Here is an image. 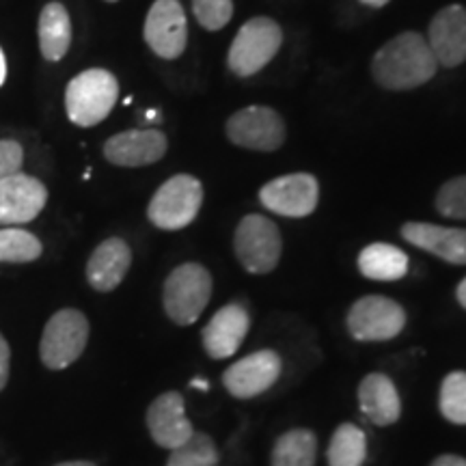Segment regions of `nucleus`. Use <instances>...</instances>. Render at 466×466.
Masks as SVG:
<instances>
[{
  "label": "nucleus",
  "mask_w": 466,
  "mask_h": 466,
  "mask_svg": "<svg viewBox=\"0 0 466 466\" xmlns=\"http://www.w3.org/2000/svg\"><path fill=\"white\" fill-rule=\"evenodd\" d=\"M367 458V436L359 425L341 423L329 445V466H363Z\"/></svg>",
  "instance_id": "obj_24"
},
{
  "label": "nucleus",
  "mask_w": 466,
  "mask_h": 466,
  "mask_svg": "<svg viewBox=\"0 0 466 466\" xmlns=\"http://www.w3.org/2000/svg\"><path fill=\"white\" fill-rule=\"evenodd\" d=\"M233 248L244 270L250 275H268L281 259V233L270 218L261 214H248L238 225Z\"/></svg>",
  "instance_id": "obj_7"
},
{
  "label": "nucleus",
  "mask_w": 466,
  "mask_h": 466,
  "mask_svg": "<svg viewBox=\"0 0 466 466\" xmlns=\"http://www.w3.org/2000/svg\"><path fill=\"white\" fill-rule=\"evenodd\" d=\"M432 466H466V460L460 456H441L434 460Z\"/></svg>",
  "instance_id": "obj_32"
},
{
  "label": "nucleus",
  "mask_w": 466,
  "mask_h": 466,
  "mask_svg": "<svg viewBox=\"0 0 466 466\" xmlns=\"http://www.w3.org/2000/svg\"><path fill=\"white\" fill-rule=\"evenodd\" d=\"M360 3L367 5V7H374V9H380L384 5H389L391 0H360Z\"/></svg>",
  "instance_id": "obj_35"
},
{
  "label": "nucleus",
  "mask_w": 466,
  "mask_h": 466,
  "mask_svg": "<svg viewBox=\"0 0 466 466\" xmlns=\"http://www.w3.org/2000/svg\"><path fill=\"white\" fill-rule=\"evenodd\" d=\"M72 44V20L61 3H48L39 15V48L46 61H61Z\"/></svg>",
  "instance_id": "obj_21"
},
{
  "label": "nucleus",
  "mask_w": 466,
  "mask_h": 466,
  "mask_svg": "<svg viewBox=\"0 0 466 466\" xmlns=\"http://www.w3.org/2000/svg\"><path fill=\"white\" fill-rule=\"evenodd\" d=\"M167 466H218V450L208 434L195 432L171 451Z\"/></svg>",
  "instance_id": "obj_26"
},
{
  "label": "nucleus",
  "mask_w": 466,
  "mask_h": 466,
  "mask_svg": "<svg viewBox=\"0 0 466 466\" xmlns=\"http://www.w3.org/2000/svg\"><path fill=\"white\" fill-rule=\"evenodd\" d=\"M119 100V83L106 69H86L69 80L66 110L69 121L80 127L102 124Z\"/></svg>",
  "instance_id": "obj_2"
},
{
  "label": "nucleus",
  "mask_w": 466,
  "mask_h": 466,
  "mask_svg": "<svg viewBox=\"0 0 466 466\" xmlns=\"http://www.w3.org/2000/svg\"><path fill=\"white\" fill-rule=\"evenodd\" d=\"M319 199L318 179L309 173H291L261 186L259 201L270 212L288 218H305L316 212Z\"/></svg>",
  "instance_id": "obj_10"
},
{
  "label": "nucleus",
  "mask_w": 466,
  "mask_h": 466,
  "mask_svg": "<svg viewBox=\"0 0 466 466\" xmlns=\"http://www.w3.org/2000/svg\"><path fill=\"white\" fill-rule=\"evenodd\" d=\"M359 404L374 425H393L401 415L400 393L393 380L384 374H370L360 380Z\"/></svg>",
  "instance_id": "obj_20"
},
{
  "label": "nucleus",
  "mask_w": 466,
  "mask_h": 466,
  "mask_svg": "<svg viewBox=\"0 0 466 466\" xmlns=\"http://www.w3.org/2000/svg\"><path fill=\"white\" fill-rule=\"evenodd\" d=\"M436 209L447 218L466 220V175L453 177L436 195Z\"/></svg>",
  "instance_id": "obj_28"
},
{
  "label": "nucleus",
  "mask_w": 466,
  "mask_h": 466,
  "mask_svg": "<svg viewBox=\"0 0 466 466\" xmlns=\"http://www.w3.org/2000/svg\"><path fill=\"white\" fill-rule=\"evenodd\" d=\"M401 238L447 264H466V229L432 223H406L401 227Z\"/></svg>",
  "instance_id": "obj_18"
},
{
  "label": "nucleus",
  "mask_w": 466,
  "mask_h": 466,
  "mask_svg": "<svg viewBox=\"0 0 466 466\" xmlns=\"http://www.w3.org/2000/svg\"><path fill=\"white\" fill-rule=\"evenodd\" d=\"M212 299V275L201 264L177 266L165 281L162 302L167 316L179 326H190L201 318Z\"/></svg>",
  "instance_id": "obj_3"
},
{
  "label": "nucleus",
  "mask_w": 466,
  "mask_h": 466,
  "mask_svg": "<svg viewBox=\"0 0 466 466\" xmlns=\"http://www.w3.org/2000/svg\"><path fill=\"white\" fill-rule=\"evenodd\" d=\"M55 466H96V464L86 462V460H72V462H58Z\"/></svg>",
  "instance_id": "obj_37"
},
{
  "label": "nucleus",
  "mask_w": 466,
  "mask_h": 466,
  "mask_svg": "<svg viewBox=\"0 0 466 466\" xmlns=\"http://www.w3.org/2000/svg\"><path fill=\"white\" fill-rule=\"evenodd\" d=\"M48 188L31 175L15 173L0 179V225H25L39 217Z\"/></svg>",
  "instance_id": "obj_13"
},
{
  "label": "nucleus",
  "mask_w": 466,
  "mask_h": 466,
  "mask_svg": "<svg viewBox=\"0 0 466 466\" xmlns=\"http://www.w3.org/2000/svg\"><path fill=\"white\" fill-rule=\"evenodd\" d=\"M359 270L371 281H398L408 272V255L393 244H370L360 250Z\"/></svg>",
  "instance_id": "obj_22"
},
{
  "label": "nucleus",
  "mask_w": 466,
  "mask_h": 466,
  "mask_svg": "<svg viewBox=\"0 0 466 466\" xmlns=\"http://www.w3.org/2000/svg\"><path fill=\"white\" fill-rule=\"evenodd\" d=\"M147 121H156V116H158V110H147Z\"/></svg>",
  "instance_id": "obj_38"
},
{
  "label": "nucleus",
  "mask_w": 466,
  "mask_h": 466,
  "mask_svg": "<svg viewBox=\"0 0 466 466\" xmlns=\"http://www.w3.org/2000/svg\"><path fill=\"white\" fill-rule=\"evenodd\" d=\"M145 42L160 58L182 56L188 44V22L179 0H156L145 20Z\"/></svg>",
  "instance_id": "obj_11"
},
{
  "label": "nucleus",
  "mask_w": 466,
  "mask_h": 466,
  "mask_svg": "<svg viewBox=\"0 0 466 466\" xmlns=\"http://www.w3.org/2000/svg\"><path fill=\"white\" fill-rule=\"evenodd\" d=\"M197 22L206 31H220L229 25L233 15V0H192Z\"/></svg>",
  "instance_id": "obj_29"
},
{
  "label": "nucleus",
  "mask_w": 466,
  "mask_h": 466,
  "mask_svg": "<svg viewBox=\"0 0 466 466\" xmlns=\"http://www.w3.org/2000/svg\"><path fill=\"white\" fill-rule=\"evenodd\" d=\"M456 296H458L460 305H462V307L466 309V279H462V281H460L458 289H456Z\"/></svg>",
  "instance_id": "obj_33"
},
{
  "label": "nucleus",
  "mask_w": 466,
  "mask_h": 466,
  "mask_svg": "<svg viewBox=\"0 0 466 466\" xmlns=\"http://www.w3.org/2000/svg\"><path fill=\"white\" fill-rule=\"evenodd\" d=\"M281 370V357L275 350H259L225 370L223 384L233 398L250 400L268 391L279 380Z\"/></svg>",
  "instance_id": "obj_12"
},
{
  "label": "nucleus",
  "mask_w": 466,
  "mask_h": 466,
  "mask_svg": "<svg viewBox=\"0 0 466 466\" xmlns=\"http://www.w3.org/2000/svg\"><path fill=\"white\" fill-rule=\"evenodd\" d=\"M439 69L428 39L421 33L406 31L376 52L371 61L374 80L389 91L417 89Z\"/></svg>",
  "instance_id": "obj_1"
},
{
  "label": "nucleus",
  "mask_w": 466,
  "mask_h": 466,
  "mask_svg": "<svg viewBox=\"0 0 466 466\" xmlns=\"http://www.w3.org/2000/svg\"><path fill=\"white\" fill-rule=\"evenodd\" d=\"M9 370H11V348H9L7 339L0 335V391L7 387Z\"/></svg>",
  "instance_id": "obj_31"
},
{
  "label": "nucleus",
  "mask_w": 466,
  "mask_h": 466,
  "mask_svg": "<svg viewBox=\"0 0 466 466\" xmlns=\"http://www.w3.org/2000/svg\"><path fill=\"white\" fill-rule=\"evenodd\" d=\"M428 44L436 63L442 67H458L466 61V9L462 5H450L441 9L430 22Z\"/></svg>",
  "instance_id": "obj_15"
},
{
  "label": "nucleus",
  "mask_w": 466,
  "mask_h": 466,
  "mask_svg": "<svg viewBox=\"0 0 466 466\" xmlns=\"http://www.w3.org/2000/svg\"><path fill=\"white\" fill-rule=\"evenodd\" d=\"M203 203V186L192 175H175L151 197L147 217L151 225L165 231H177L197 218Z\"/></svg>",
  "instance_id": "obj_5"
},
{
  "label": "nucleus",
  "mask_w": 466,
  "mask_h": 466,
  "mask_svg": "<svg viewBox=\"0 0 466 466\" xmlns=\"http://www.w3.org/2000/svg\"><path fill=\"white\" fill-rule=\"evenodd\" d=\"M250 318L240 302L220 307L203 329V348L212 359L223 360L238 352L248 335Z\"/></svg>",
  "instance_id": "obj_16"
},
{
  "label": "nucleus",
  "mask_w": 466,
  "mask_h": 466,
  "mask_svg": "<svg viewBox=\"0 0 466 466\" xmlns=\"http://www.w3.org/2000/svg\"><path fill=\"white\" fill-rule=\"evenodd\" d=\"M106 3H116V0H106Z\"/></svg>",
  "instance_id": "obj_39"
},
{
  "label": "nucleus",
  "mask_w": 466,
  "mask_h": 466,
  "mask_svg": "<svg viewBox=\"0 0 466 466\" xmlns=\"http://www.w3.org/2000/svg\"><path fill=\"white\" fill-rule=\"evenodd\" d=\"M227 137L238 147L277 151L285 143V121L268 106H247L229 116Z\"/></svg>",
  "instance_id": "obj_9"
},
{
  "label": "nucleus",
  "mask_w": 466,
  "mask_h": 466,
  "mask_svg": "<svg viewBox=\"0 0 466 466\" xmlns=\"http://www.w3.org/2000/svg\"><path fill=\"white\" fill-rule=\"evenodd\" d=\"M190 387H192V389H201V391H208L209 384H208L206 380H203V378H195V380L190 382Z\"/></svg>",
  "instance_id": "obj_36"
},
{
  "label": "nucleus",
  "mask_w": 466,
  "mask_h": 466,
  "mask_svg": "<svg viewBox=\"0 0 466 466\" xmlns=\"http://www.w3.org/2000/svg\"><path fill=\"white\" fill-rule=\"evenodd\" d=\"M42 242L31 231L20 227L0 229V261L3 264H31L42 258Z\"/></svg>",
  "instance_id": "obj_25"
},
{
  "label": "nucleus",
  "mask_w": 466,
  "mask_h": 466,
  "mask_svg": "<svg viewBox=\"0 0 466 466\" xmlns=\"http://www.w3.org/2000/svg\"><path fill=\"white\" fill-rule=\"evenodd\" d=\"M147 428L156 445L177 450L195 434L190 419L186 417V401L177 391H167L151 401L147 408Z\"/></svg>",
  "instance_id": "obj_14"
},
{
  "label": "nucleus",
  "mask_w": 466,
  "mask_h": 466,
  "mask_svg": "<svg viewBox=\"0 0 466 466\" xmlns=\"http://www.w3.org/2000/svg\"><path fill=\"white\" fill-rule=\"evenodd\" d=\"M348 330L359 341H389L406 326V311L387 296H365L348 311Z\"/></svg>",
  "instance_id": "obj_8"
},
{
  "label": "nucleus",
  "mask_w": 466,
  "mask_h": 466,
  "mask_svg": "<svg viewBox=\"0 0 466 466\" xmlns=\"http://www.w3.org/2000/svg\"><path fill=\"white\" fill-rule=\"evenodd\" d=\"M89 341V319L78 309H61L46 324L39 357L48 370H66L85 352Z\"/></svg>",
  "instance_id": "obj_6"
},
{
  "label": "nucleus",
  "mask_w": 466,
  "mask_h": 466,
  "mask_svg": "<svg viewBox=\"0 0 466 466\" xmlns=\"http://www.w3.org/2000/svg\"><path fill=\"white\" fill-rule=\"evenodd\" d=\"M441 412L447 421L466 425V374L453 371L442 380Z\"/></svg>",
  "instance_id": "obj_27"
},
{
  "label": "nucleus",
  "mask_w": 466,
  "mask_h": 466,
  "mask_svg": "<svg viewBox=\"0 0 466 466\" xmlns=\"http://www.w3.org/2000/svg\"><path fill=\"white\" fill-rule=\"evenodd\" d=\"M316 453L318 441L311 430H289L275 442L272 466H316Z\"/></svg>",
  "instance_id": "obj_23"
},
{
  "label": "nucleus",
  "mask_w": 466,
  "mask_h": 466,
  "mask_svg": "<svg viewBox=\"0 0 466 466\" xmlns=\"http://www.w3.org/2000/svg\"><path fill=\"white\" fill-rule=\"evenodd\" d=\"M132 266V250L121 238H108L86 261V281L96 291H113L124 281Z\"/></svg>",
  "instance_id": "obj_19"
},
{
  "label": "nucleus",
  "mask_w": 466,
  "mask_h": 466,
  "mask_svg": "<svg viewBox=\"0 0 466 466\" xmlns=\"http://www.w3.org/2000/svg\"><path fill=\"white\" fill-rule=\"evenodd\" d=\"M167 137L160 130H127L104 143V158L116 167H147L167 154Z\"/></svg>",
  "instance_id": "obj_17"
},
{
  "label": "nucleus",
  "mask_w": 466,
  "mask_h": 466,
  "mask_svg": "<svg viewBox=\"0 0 466 466\" xmlns=\"http://www.w3.org/2000/svg\"><path fill=\"white\" fill-rule=\"evenodd\" d=\"M5 78H7V61H5L3 48H0V86L5 85Z\"/></svg>",
  "instance_id": "obj_34"
},
{
  "label": "nucleus",
  "mask_w": 466,
  "mask_h": 466,
  "mask_svg": "<svg viewBox=\"0 0 466 466\" xmlns=\"http://www.w3.org/2000/svg\"><path fill=\"white\" fill-rule=\"evenodd\" d=\"M25 151L17 141H0V179L20 173Z\"/></svg>",
  "instance_id": "obj_30"
},
{
  "label": "nucleus",
  "mask_w": 466,
  "mask_h": 466,
  "mask_svg": "<svg viewBox=\"0 0 466 466\" xmlns=\"http://www.w3.org/2000/svg\"><path fill=\"white\" fill-rule=\"evenodd\" d=\"M281 44V26L272 17H253L238 31L236 39H233L229 55H227V66L240 78H248V76L264 69L277 56Z\"/></svg>",
  "instance_id": "obj_4"
}]
</instances>
